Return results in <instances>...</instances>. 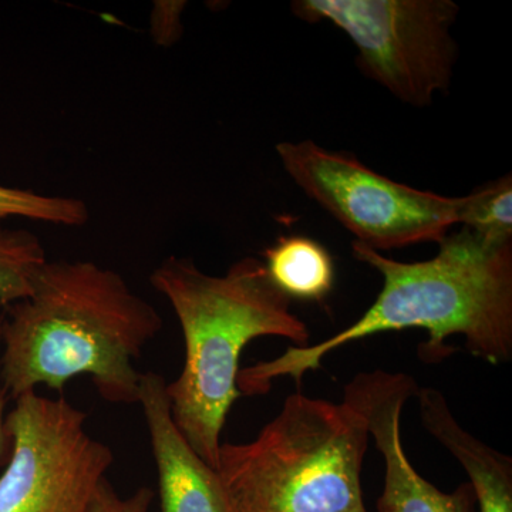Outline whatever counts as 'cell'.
<instances>
[{
  "mask_svg": "<svg viewBox=\"0 0 512 512\" xmlns=\"http://www.w3.org/2000/svg\"><path fill=\"white\" fill-rule=\"evenodd\" d=\"M429 261L400 262L353 242L357 261L383 279L382 291L362 318L316 345L291 346L284 355L255 363L238 373L242 396L271 390L279 377L301 384L306 373L342 346L394 330L423 329L424 362L451 355L446 339L463 336L466 349L490 365L512 359V241H491L470 229L448 234Z\"/></svg>",
  "mask_w": 512,
  "mask_h": 512,
  "instance_id": "obj_1",
  "label": "cell"
},
{
  "mask_svg": "<svg viewBox=\"0 0 512 512\" xmlns=\"http://www.w3.org/2000/svg\"><path fill=\"white\" fill-rule=\"evenodd\" d=\"M163 328L119 272L47 261L32 295L5 308L0 389L15 402L39 386L63 393L69 380L89 376L106 402L136 404L143 373L134 362Z\"/></svg>",
  "mask_w": 512,
  "mask_h": 512,
  "instance_id": "obj_2",
  "label": "cell"
},
{
  "mask_svg": "<svg viewBox=\"0 0 512 512\" xmlns=\"http://www.w3.org/2000/svg\"><path fill=\"white\" fill-rule=\"evenodd\" d=\"M150 284L170 302L184 336V366L167 383L171 417L195 453L217 468L221 434L238 389L239 359L252 340L276 336L309 346V329L264 262L239 259L224 276L202 272L190 258L170 256Z\"/></svg>",
  "mask_w": 512,
  "mask_h": 512,
  "instance_id": "obj_3",
  "label": "cell"
},
{
  "mask_svg": "<svg viewBox=\"0 0 512 512\" xmlns=\"http://www.w3.org/2000/svg\"><path fill=\"white\" fill-rule=\"evenodd\" d=\"M369 437L349 404L296 393L255 440L221 444L215 470L235 512H367Z\"/></svg>",
  "mask_w": 512,
  "mask_h": 512,
  "instance_id": "obj_4",
  "label": "cell"
},
{
  "mask_svg": "<svg viewBox=\"0 0 512 512\" xmlns=\"http://www.w3.org/2000/svg\"><path fill=\"white\" fill-rule=\"evenodd\" d=\"M291 10L345 32L360 72L403 103L430 106L450 87L458 55L451 29L460 13L451 0H295Z\"/></svg>",
  "mask_w": 512,
  "mask_h": 512,
  "instance_id": "obj_5",
  "label": "cell"
},
{
  "mask_svg": "<svg viewBox=\"0 0 512 512\" xmlns=\"http://www.w3.org/2000/svg\"><path fill=\"white\" fill-rule=\"evenodd\" d=\"M276 153L308 197L377 252L441 242L458 224L461 198L396 183L350 153L309 140L279 143Z\"/></svg>",
  "mask_w": 512,
  "mask_h": 512,
  "instance_id": "obj_6",
  "label": "cell"
},
{
  "mask_svg": "<svg viewBox=\"0 0 512 512\" xmlns=\"http://www.w3.org/2000/svg\"><path fill=\"white\" fill-rule=\"evenodd\" d=\"M66 397L23 394L6 416L10 456L0 512H87L113 466L111 448L87 431Z\"/></svg>",
  "mask_w": 512,
  "mask_h": 512,
  "instance_id": "obj_7",
  "label": "cell"
},
{
  "mask_svg": "<svg viewBox=\"0 0 512 512\" xmlns=\"http://www.w3.org/2000/svg\"><path fill=\"white\" fill-rule=\"evenodd\" d=\"M137 404L156 460L161 512H235L218 471L195 453L175 426L163 376L141 375Z\"/></svg>",
  "mask_w": 512,
  "mask_h": 512,
  "instance_id": "obj_8",
  "label": "cell"
},
{
  "mask_svg": "<svg viewBox=\"0 0 512 512\" xmlns=\"http://www.w3.org/2000/svg\"><path fill=\"white\" fill-rule=\"evenodd\" d=\"M421 421L470 477L480 512H512V460L460 426L446 397L433 387H419Z\"/></svg>",
  "mask_w": 512,
  "mask_h": 512,
  "instance_id": "obj_9",
  "label": "cell"
},
{
  "mask_svg": "<svg viewBox=\"0 0 512 512\" xmlns=\"http://www.w3.org/2000/svg\"><path fill=\"white\" fill-rule=\"evenodd\" d=\"M266 271L289 299L323 301L335 284L328 249L303 235L282 237L264 251Z\"/></svg>",
  "mask_w": 512,
  "mask_h": 512,
  "instance_id": "obj_10",
  "label": "cell"
},
{
  "mask_svg": "<svg viewBox=\"0 0 512 512\" xmlns=\"http://www.w3.org/2000/svg\"><path fill=\"white\" fill-rule=\"evenodd\" d=\"M42 242L28 229H0V306L3 309L32 295L46 265Z\"/></svg>",
  "mask_w": 512,
  "mask_h": 512,
  "instance_id": "obj_11",
  "label": "cell"
},
{
  "mask_svg": "<svg viewBox=\"0 0 512 512\" xmlns=\"http://www.w3.org/2000/svg\"><path fill=\"white\" fill-rule=\"evenodd\" d=\"M458 224L491 241H512L511 174L461 197Z\"/></svg>",
  "mask_w": 512,
  "mask_h": 512,
  "instance_id": "obj_12",
  "label": "cell"
},
{
  "mask_svg": "<svg viewBox=\"0 0 512 512\" xmlns=\"http://www.w3.org/2000/svg\"><path fill=\"white\" fill-rule=\"evenodd\" d=\"M9 217L80 227L89 221V208L79 198L52 197L0 185V220Z\"/></svg>",
  "mask_w": 512,
  "mask_h": 512,
  "instance_id": "obj_13",
  "label": "cell"
},
{
  "mask_svg": "<svg viewBox=\"0 0 512 512\" xmlns=\"http://www.w3.org/2000/svg\"><path fill=\"white\" fill-rule=\"evenodd\" d=\"M153 500L154 493L148 487L138 488L130 497H121L106 478L87 512H148Z\"/></svg>",
  "mask_w": 512,
  "mask_h": 512,
  "instance_id": "obj_14",
  "label": "cell"
},
{
  "mask_svg": "<svg viewBox=\"0 0 512 512\" xmlns=\"http://www.w3.org/2000/svg\"><path fill=\"white\" fill-rule=\"evenodd\" d=\"M3 320H5V311L0 306V342H2ZM5 403V393L0 389V464L8 463L10 456V437L6 430Z\"/></svg>",
  "mask_w": 512,
  "mask_h": 512,
  "instance_id": "obj_15",
  "label": "cell"
}]
</instances>
